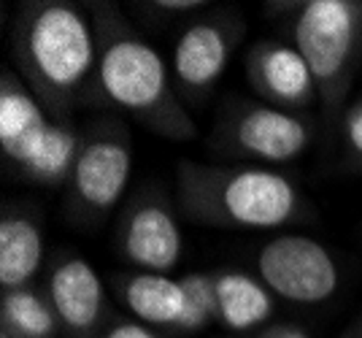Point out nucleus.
Segmentation results:
<instances>
[{"mask_svg":"<svg viewBox=\"0 0 362 338\" xmlns=\"http://www.w3.org/2000/svg\"><path fill=\"white\" fill-rule=\"evenodd\" d=\"M98 35L92 100L122 111L157 139H197V124L173 84L170 62L127 22L111 0L87 3Z\"/></svg>","mask_w":362,"mask_h":338,"instance_id":"f257e3e1","label":"nucleus"},{"mask_svg":"<svg viewBox=\"0 0 362 338\" xmlns=\"http://www.w3.org/2000/svg\"><path fill=\"white\" fill-rule=\"evenodd\" d=\"M11 60L41 106L65 120L92 100L98 35L87 3L28 0L11 25Z\"/></svg>","mask_w":362,"mask_h":338,"instance_id":"f03ea898","label":"nucleus"},{"mask_svg":"<svg viewBox=\"0 0 362 338\" xmlns=\"http://www.w3.org/2000/svg\"><path fill=\"white\" fill-rule=\"evenodd\" d=\"M176 203L187 219L216 231H284L308 214L300 187L273 168L181 160Z\"/></svg>","mask_w":362,"mask_h":338,"instance_id":"7ed1b4c3","label":"nucleus"},{"mask_svg":"<svg viewBox=\"0 0 362 338\" xmlns=\"http://www.w3.org/2000/svg\"><path fill=\"white\" fill-rule=\"evenodd\" d=\"M289 44L308 62L325 114L346 108L362 65V0L295 3Z\"/></svg>","mask_w":362,"mask_h":338,"instance_id":"20e7f679","label":"nucleus"},{"mask_svg":"<svg viewBox=\"0 0 362 338\" xmlns=\"http://www.w3.org/2000/svg\"><path fill=\"white\" fill-rule=\"evenodd\" d=\"M78 152L65 185V214L95 228L122 203L133 173V136L119 117H92L78 127Z\"/></svg>","mask_w":362,"mask_h":338,"instance_id":"39448f33","label":"nucleus"},{"mask_svg":"<svg viewBox=\"0 0 362 338\" xmlns=\"http://www.w3.org/2000/svg\"><path fill=\"white\" fill-rule=\"evenodd\" d=\"M314 141V122L305 114L284 111L257 98H230L214 122L209 146L235 165L279 168L295 163Z\"/></svg>","mask_w":362,"mask_h":338,"instance_id":"423d86ee","label":"nucleus"},{"mask_svg":"<svg viewBox=\"0 0 362 338\" xmlns=\"http://www.w3.org/2000/svg\"><path fill=\"white\" fill-rule=\"evenodd\" d=\"M246 35V19L235 6H211L179 28L170 52V74L187 108L209 103Z\"/></svg>","mask_w":362,"mask_h":338,"instance_id":"0eeeda50","label":"nucleus"},{"mask_svg":"<svg viewBox=\"0 0 362 338\" xmlns=\"http://www.w3.org/2000/svg\"><path fill=\"white\" fill-rule=\"evenodd\" d=\"M114 241L136 271L173 274L184 255L179 203L163 185H146L122 203Z\"/></svg>","mask_w":362,"mask_h":338,"instance_id":"6e6552de","label":"nucleus"},{"mask_svg":"<svg viewBox=\"0 0 362 338\" xmlns=\"http://www.w3.org/2000/svg\"><path fill=\"white\" fill-rule=\"evenodd\" d=\"M257 279L298 306L327 303L341 287V265L327 246L300 233H281L259 246L255 257Z\"/></svg>","mask_w":362,"mask_h":338,"instance_id":"1a4fd4ad","label":"nucleus"},{"mask_svg":"<svg viewBox=\"0 0 362 338\" xmlns=\"http://www.w3.org/2000/svg\"><path fill=\"white\" fill-rule=\"evenodd\" d=\"M44 290L60 322V338H100L111 317L103 279L90 260L76 252L52 255Z\"/></svg>","mask_w":362,"mask_h":338,"instance_id":"9d476101","label":"nucleus"},{"mask_svg":"<svg viewBox=\"0 0 362 338\" xmlns=\"http://www.w3.org/2000/svg\"><path fill=\"white\" fill-rule=\"evenodd\" d=\"M243 74L257 100L284 111L305 114L319 103L317 81L308 62L289 41L259 38L243 54Z\"/></svg>","mask_w":362,"mask_h":338,"instance_id":"9b49d317","label":"nucleus"},{"mask_svg":"<svg viewBox=\"0 0 362 338\" xmlns=\"http://www.w3.org/2000/svg\"><path fill=\"white\" fill-rule=\"evenodd\" d=\"M52 114L30 93L16 71H3L0 76V149L6 163L19 173L41 152L52 130Z\"/></svg>","mask_w":362,"mask_h":338,"instance_id":"f8f14e48","label":"nucleus"},{"mask_svg":"<svg viewBox=\"0 0 362 338\" xmlns=\"http://www.w3.org/2000/svg\"><path fill=\"white\" fill-rule=\"evenodd\" d=\"M44 222L25 203H6L0 214V287L16 290L35 284L44 271Z\"/></svg>","mask_w":362,"mask_h":338,"instance_id":"ddd939ff","label":"nucleus"},{"mask_svg":"<svg viewBox=\"0 0 362 338\" xmlns=\"http://www.w3.org/2000/svg\"><path fill=\"white\" fill-rule=\"evenodd\" d=\"M114 290L133 320L149 327L181 330L187 314V292L181 279H173L170 274L133 271L114 279Z\"/></svg>","mask_w":362,"mask_h":338,"instance_id":"4468645a","label":"nucleus"},{"mask_svg":"<svg viewBox=\"0 0 362 338\" xmlns=\"http://www.w3.org/2000/svg\"><path fill=\"white\" fill-rule=\"evenodd\" d=\"M214 281H216L219 322L225 327L235 333H249L271 325L276 298L259 279L241 271H216Z\"/></svg>","mask_w":362,"mask_h":338,"instance_id":"2eb2a0df","label":"nucleus"},{"mask_svg":"<svg viewBox=\"0 0 362 338\" xmlns=\"http://www.w3.org/2000/svg\"><path fill=\"white\" fill-rule=\"evenodd\" d=\"M0 336L8 338H60V322L38 284L3 290L0 295Z\"/></svg>","mask_w":362,"mask_h":338,"instance_id":"dca6fc26","label":"nucleus"},{"mask_svg":"<svg viewBox=\"0 0 362 338\" xmlns=\"http://www.w3.org/2000/svg\"><path fill=\"white\" fill-rule=\"evenodd\" d=\"M187 292V314L179 333H200L214 320H219V303H216V281L214 274L206 271H189L181 276Z\"/></svg>","mask_w":362,"mask_h":338,"instance_id":"f3484780","label":"nucleus"},{"mask_svg":"<svg viewBox=\"0 0 362 338\" xmlns=\"http://www.w3.org/2000/svg\"><path fill=\"white\" fill-rule=\"evenodd\" d=\"M144 16H149L154 25H165L170 19H192L200 11L211 8L209 0H149V3H133Z\"/></svg>","mask_w":362,"mask_h":338,"instance_id":"a211bd4d","label":"nucleus"},{"mask_svg":"<svg viewBox=\"0 0 362 338\" xmlns=\"http://www.w3.org/2000/svg\"><path fill=\"white\" fill-rule=\"evenodd\" d=\"M341 141L349 160L362 165V98L351 100L341 114Z\"/></svg>","mask_w":362,"mask_h":338,"instance_id":"6ab92c4d","label":"nucleus"},{"mask_svg":"<svg viewBox=\"0 0 362 338\" xmlns=\"http://www.w3.org/2000/svg\"><path fill=\"white\" fill-rule=\"evenodd\" d=\"M100 338H160V333H154V327L138 322L133 317H111Z\"/></svg>","mask_w":362,"mask_h":338,"instance_id":"aec40b11","label":"nucleus"},{"mask_svg":"<svg viewBox=\"0 0 362 338\" xmlns=\"http://www.w3.org/2000/svg\"><path fill=\"white\" fill-rule=\"evenodd\" d=\"M255 338H311L303 327L298 325H289V322H271L265 325L262 330H257Z\"/></svg>","mask_w":362,"mask_h":338,"instance_id":"412c9836","label":"nucleus"},{"mask_svg":"<svg viewBox=\"0 0 362 338\" xmlns=\"http://www.w3.org/2000/svg\"><path fill=\"white\" fill-rule=\"evenodd\" d=\"M351 338H362V325L357 327V330H354V333H351Z\"/></svg>","mask_w":362,"mask_h":338,"instance_id":"4be33fe9","label":"nucleus"},{"mask_svg":"<svg viewBox=\"0 0 362 338\" xmlns=\"http://www.w3.org/2000/svg\"><path fill=\"white\" fill-rule=\"evenodd\" d=\"M0 338H8V336H0Z\"/></svg>","mask_w":362,"mask_h":338,"instance_id":"5701e85b","label":"nucleus"}]
</instances>
